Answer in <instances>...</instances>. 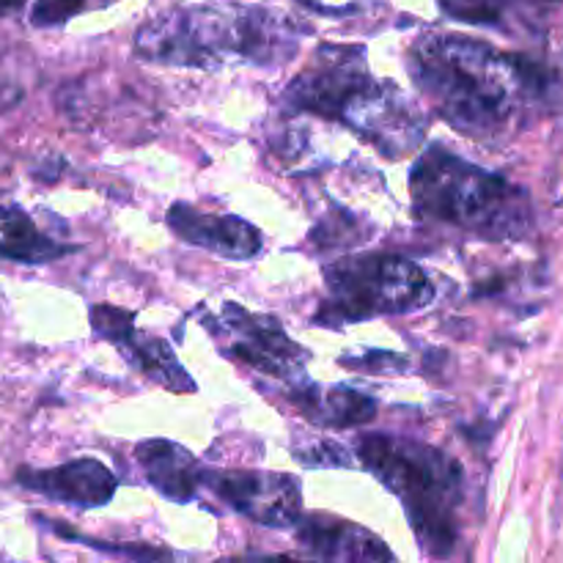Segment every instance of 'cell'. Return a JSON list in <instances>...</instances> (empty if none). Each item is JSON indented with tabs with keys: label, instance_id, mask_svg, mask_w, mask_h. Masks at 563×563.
I'll use <instances>...</instances> for the list:
<instances>
[{
	"label": "cell",
	"instance_id": "9a60e30c",
	"mask_svg": "<svg viewBox=\"0 0 563 563\" xmlns=\"http://www.w3.org/2000/svg\"><path fill=\"white\" fill-rule=\"evenodd\" d=\"M64 247L44 236L31 220V214L20 207L0 209V256L14 258V262H49L58 258Z\"/></svg>",
	"mask_w": 563,
	"mask_h": 563
},
{
	"label": "cell",
	"instance_id": "30bf717a",
	"mask_svg": "<svg viewBox=\"0 0 563 563\" xmlns=\"http://www.w3.org/2000/svg\"><path fill=\"white\" fill-rule=\"evenodd\" d=\"M16 482L49 500L86 506V509L104 506L119 489L113 471L99 460H75L60 467H49V471H27V467H22L16 473Z\"/></svg>",
	"mask_w": 563,
	"mask_h": 563
},
{
	"label": "cell",
	"instance_id": "5b68a950",
	"mask_svg": "<svg viewBox=\"0 0 563 563\" xmlns=\"http://www.w3.org/2000/svg\"><path fill=\"white\" fill-rule=\"evenodd\" d=\"M363 465L405 504L418 542L434 559L454 553L465 473L456 460L418 440L396 434H366L357 440Z\"/></svg>",
	"mask_w": 563,
	"mask_h": 563
},
{
	"label": "cell",
	"instance_id": "3957f363",
	"mask_svg": "<svg viewBox=\"0 0 563 563\" xmlns=\"http://www.w3.org/2000/svg\"><path fill=\"white\" fill-rule=\"evenodd\" d=\"M135 49L146 60L176 66L262 64L273 66L295 53V33L273 11L251 5H196L168 11L137 31Z\"/></svg>",
	"mask_w": 563,
	"mask_h": 563
},
{
	"label": "cell",
	"instance_id": "277c9868",
	"mask_svg": "<svg viewBox=\"0 0 563 563\" xmlns=\"http://www.w3.org/2000/svg\"><path fill=\"white\" fill-rule=\"evenodd\" d=\"M416 212L484 240H517L533 223L531 198L504 176L432 146L410 174Z\"/></svg>",
	"mask_w": 563,
	"mask_h": 563
},
{
	"label": "cell",
	"instance_id": "4fadbf2b",
	"mask_svg": "<svg viewBox=\"0 0 563 563\" xmlns=\"http://www.w3.org/2000/svg\"><path fill=\"white\" fill-rule=\"evenodd\" d=\"M291 401L297 410L311 423L324 429H352L363 427L377 416V401L361 390L333 385V388H317V385H291Z\"/></svg>",
	"mask_w": 563,
	"mask_h": 563
},
{
	"label": "cell",
	"instance_id": "8fae6325",
	"mask_svg": "<svg viewBox=\"0 0 563 563\" xmlns=\"http://www.w3.org/2000/svg\"><path fill=\"white\" fill-rule=\"evenodd\" d=\"M297 542L324 561H394V553L368 528L339 517L311 515L295 522Z\"/></svg>",
	"mask_w": 563,
	"mask_h": 563
},
{
	"label": "cell",
	"instance_id": "ac0fdd59",
	"mask_svg": "<svg viewBox=\"0 0 563 563\" xmlns=\"http://www.w3.org/2000/svg\"><path fill=\"white\" fill-rule=\"evenodd\" d=\"M297 462L308 467H341V465H350V456L341 445L335 443H317L311 449H297Z\"/></svg>",
	"mask_w": 563,
	"mask_h": 563
},
{
	"label": "cell",
	"instance_id": "7c38bea8",
	"mask_svg": "<svg viewBox=\"0 0 563 563\" xmlns=\"http://www.w3.org/2000/svg\"><path fill=\"white\" fill-rule=\"evenodd\" d=\"M135 460L146 473L148 484L174 504H190L203 487L207 471L201 462L170 440H143L135 449Z\"/></svg>",
	"mask_w": 563,
	"mask_h": 563
},
{
	"label": "cell",
	"instance_id": "8992f818",
	"mask_svg": "<svg viewBox=\"0 0 563 563\" xmlns=\"http://www.w3.org/2000/svg\"><path fill=\"white\" fill-rule=\"evenodd\" d=\"M328 302L317 324L363 322L374 317L416 313L434 300V284L405 256H346L324 269Z\"/></svg>",
	"mask_w": 563,
	"mask_h": 563
},
{
	"label": "cell",
	"instance_id": "ffe728a7",
	"mask_svg": "<svg viewBox=\"0 0 563 563\" xmlns=\"http://www.w3.org/2000/svg\"><path fill=\"white\" fill-rule=\"evenodd\" d=\"M25 5V0H0V14H11V11H20Z\"/></svg>",
	"mask_w": 563,
	"mask_h": 563
},
{
	"label": "cell",
	"instance_id": "6da1fadb",
	"mask_svg": "<svg viewBox=\"0 0 563 563\" xmlns=\"http://www.w3.org/2000/svg\"><path fill=\"white\" fill-rule=\"evenodd\" d=\"M407 66L434 113L471 137L498 135L553 88V75L537 60L449 33L423 36Z\"/></svg>",
	"mask_w": 563,
	"mask_h": 563
},
{
	"label": "cell",
	"instance_id": "e0dca14e",
	"mask_svg": "<svg viewBox=\"0 0 563 563\" xmlns=\"http://www.w3.org/2000/svg\"><path fill=\"white\" fill-rule=\"evenodd\" d=\"M82 5H86V0H36L31 22L36 27H58L75 14H80Z\"/></svg>",
	"mask_w": 563,
	"mask_h": 563
},
{
	"label": "cell",
	"instance_id": "2e32d148",
	"mask_svg": "<svg viewBox=\"0 0 563 563\" xmlns=\"http://www.w3.org/2000/svg\"><path fill=\"white\" fill-rule=\"evenodd\" d=\"M135 313L121 311V308L113 306H97L91 308V324L102 339H108L110 344H119L132 328H135Z\"/></svg>",
	"mask_w": 563,
	"mask_h": 563
},
{
	"label": "cell",
	"instance_id": "ba28073f",
	"mask_svg": "<svg viewBox=\"0 0 563 563\" xmlns=\"http://www.w3.org/2000/svg\"><path fill=\"white\" fill-rule=\"evenodd\" d=\"M223 324L234 335L231 355L269 377L286 379L289 385L300 383L306 377V352L284 333L275 319L256 317L245 308L225 302Z\"/></svg>",
	"mask_w": 563,
	"mask_h": 563
},
{
	"label": "cell",
	"instance_id": "5bb4252c",
	"mask_svg": "<svg viewBox=\"0 0 563 563\" xmlns=\"http://www.w3.org/2000/svg\"><path fill=\"white\" fill-rule=\"evenodd\" d=\"M115 346H119V350L124 352V355L130 357L141 372H146L148 377L157 379V383L165 385V388L179 390V394H190V390H196L192 377L181 368V363L176 361L174 350H170L165 341L152 339V335H143L132 328Z\"/></svg>",
	"mask_w": 563,
	"mask_h": 563
},
{
	"label": "cell",
	"instance_id": "52a82bcc",
	"mask_svg": "<svg viewBox=\"0 0 563 563\" xmlns=\"http://www.w3.org/2000/svg\"><path fill=\"white\" fill-rule=\"evenodd\" d=\"M203 487L212 489L223 504L247 520L267 528H295L302 515L300 487L284 473L223 471L203 476Z\"/></svg>",
	"mask_w": 563,
	"mask_h": 563
},
{
	"label": "cell",
	"instance_id": "d6986e66",
	"mask_svg": "<svg viewBox=\"0 0 563 563\" xmlns=\"http://www.w3.org/2000/svg\"><path fill=\"white\" fill-rule=\"evenodd\" d=\"M344 366L372 374H399L407 368V361L401 355H394V352H366L361 357H344Z\"/></svg>",
	"mask_w": 563,
	"mask_h": 563
},
{
	"label": "cell",
	"instance_id": "7a4b0ae2",
	"mask_svg": "<svg viewBox=\"0 0 563 563\" xmlns=\"http://www.w3.org/2000/svg\"><path fill=\"white\" fill-rule=\"evenodd\" d=\"M284 99L302 113L341 121L390 159L407 157L427 132L421 110L394 82L372 77L361 49H319L313 64L286 88Z\"/></svg>",
	"mask_w": 563,
	"mask_h": 563
},
{
	"label": "cell",
	"instance_id": "9c48e42d",
	"mask_svg": "<svg viewBox=\"0 0 563 563\" xmlns=\"http://www.w3.org/2000/svg\"><path fill=\"white\" fill-rule=\"evenodd\" d=\"M168 225L190 245L218 253L223 258H253L262 251V231L236 214H209L190 203H174L168 209Z\"/></svg>",
	"mask_w": 563,
	"mask_h": 563
}]
</instances>
